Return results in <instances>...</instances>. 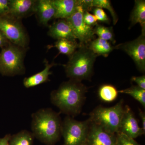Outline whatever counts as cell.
<instances>
[{
  "label": "cell",
  "instance_id": "obj_1",
  "mask_svg": "<svg viewBox=\"0 0 145 145\" xmlns=\"http://www.w3.org/2000/svg\"><path fill=\"white\" fill-rule=\"evenodd\" d=\"M86 89L80 81L70 79L51 92L50 101L63 113L75 116L80 111Z\"/></svg>",
  "mask_w": 145,
  "mask_h": 145
},
{
  "label": "cell",
  "instance_id": "obj_2",
  "mask_svg": "<svg viewBox=\"0 0 145 145\" xmlns=\"http://www.w3.org/2000/svg\"><path fill=\"white\" fill-rule=\"evenodd\" d=\"M62 122L52 109H40L31 114V133L45 145H54L61 135Z\"/></svg>",
  "mask_w": 145,
  "mask_h": 145
},
{
  "label": "cell",
  "instance_id": "obj_3",
  "mask_svg": "<svg viewBox=\"0 0 145 145\" xmlns=\"http://www.w3.org/2000/svg\"><path fill=\"white\" fill-rule=\"evenodd\" d=\"M97 55L87 45L80 44L64 66L67 76L71 80L82 82L92 75L93 65Z\"/></svg>",
  "mask_w": 145,
  "mask_h": 145
},
{
  "label": "cell",
  "instance_id": "obj_4",
  "mask_svg": "<svg viewBox=\"0 0 145 145\" xmlns=\"http://www.w3.org/2000/svg\"><path fill=\"white\" fill-rule=\"evenodd\" d=\"M27 48L11 42L3 48L0 53V73L7 76L22 75L25 72L24 60Z\"/></svg>",
  "mask_w": 145,
  "mask_h": 145
},
{
  "label": "cell",
  "instance_id": "obj_5",
  "mask_svg": "<svg viewBox=\"0 0 145 145\" xmlns=\"http://www.w3.org/2000/svg\"><path fill=\"white\" fill-rule=\"evenodd\" d=\"M124 112L121 100L111 107H99L95 109L91 114L89 121L107 132L115 134L119 132Z\"/></svg>",
  "mask_w": 145,
  "mask_h": 145
},
{
  "label": "cell",
  "instance_id": "obj_6",
  "mask_svg": "<svg viewBox=\"0 0 145 145\" xmlns=\"http://www.w3.org/2000/svg\"><path fill=\"white\" fill-rule=\"evenodd\" d=\"M89 122V120L79 121L69 116L65 117L62 123L63 145H83L86 143Z\"/></svg>",
  "mask_w": 145,
  "mask_h": 145
},
{
  "label": "cell",
  "instance_id": "obj_7",
  "mask_svg": "<svg viewBox=\"0 0 145 145\" xmlns=\"http://www.w3.org/2000/svg\"><path fill=\"white\" fill-rule=\"evenodd\" d=\"M0 31L13 44L27 47L29 39L21 20L9 15L0 16Z\"/></svg>",
  "mask_w": 145,
  "mask_h": 145
},
{
  "label": "cell",
  "instance_id": "obj_8",
  "mask_svg": "<svg viewBox=\"0 0 145 145\" xmlns=\"http://www.w3.org/2000/svg\"><path fill=\"white\" fill-rule=\"evenodd\" d=\"M84 11L82 7L78 5L74 13L67 19L76 40L80 44L88 45L94 40L95 34L93 28L86 24L83 19Z\"/></svg>",
  "mask_w": 145,
  "mask_h": 145
},
{
  "label": "cell",
  "instance_id": "obj_9",
  "mask_svg": "<svg viewBox=\"0 0 145 145\" xmlns=\"http://www.w3.org/2000/svg\"><path fill=\"white\" fill-rule=\"evenodd\" d=\"M115 49L123 50L132 59L138 70L145 71V32L138 38L131 41L117 45Z\"/></svg>",
  "mask_w": 145,
  "mask_h": 145
},
{
  "label": "cell",
  "instance_id": "obj_10",
  "mask_svg": "<svg viewBox=\"0 0 145 145\" xmlns=\"http://www.w3.org/2000/svg\"><path fill=\"white\" fill-rule=\"evenodd\" d=\"M86 143L87 145H117L116 135L91 123Z\"/></svg>",
  "mask_w": 145,
  "mask_h": 145
},
{
  "label": "cell",
  "instance_id": "obj_11",
  "mask_svg": "<svg viewBox=\"0 0 145 145\" xmlns=\"http://www.w3.org/2000/svg\"><path fill=\"white\" fill-rule=\"evenodd\" d=\"M128 137L135 139L145 133L142 128L140 127L138 122L134 117L131 110L126 106L122 118L119 132Z\"/></svg>",
  "mask_w": 145,
  "mask_h": 145
},
{
  "label": "cell",
  "instance_id": "obj_12",
  "mask_svg": "<svg viewBox=\"0 0 145 145\" xmlns=\"http://www.w3.org/2000/svg\"><path fill=\"white\" fill-rule=\"evenodd\" d=\"M8 15L21 20L35 13L36 1L9 0Z\"/></svg>",
  "mask_w": 145,
  "mask_h": 145
},
{
  "label": "cell",
  "instance_id": "obj_13",
  "mask_svg": "<svg viewBox=\"0 0 145 145\" xmlns=\"http://www.w3.org/2000/svg\"><path fill=\"white\" fill-rule=\"evenodd\" d=\"M48 34L57 40L67 39L76 41L72 28L66 19H60L50 26Z\"/></svg>",
  "mask_w": 145,
  "mask_h": 145
},
{
  "label": "cell",
  "instance_id": "obj_14",
  "mask_svg": "<svg viewBox=\"0 0 145 145\" xmlns=\"http://www.w3.org/2000/svg\"><path fill=\"white\" fill-rule=\"evenodd\" d=\"M40 24L47 26L48 22L54 18L55 8L53 0L36 1V11Z\"/></svg>",
  "mask_w": 145,
  "mask_h": 145
},
{
  "label": "cell",
  "instance_id": "obj_15",
  "mask_svg": "<svg viewBox=\"0 0 145 145\" xmlns=\"http://www.w3.org/2000/svg\"><path fill=\"white\" fill-rule=\"evenodd\" d=\"M55 8L54 18L67 19L75 12L79 0H53Z\"/></svg>",
  "mask_w": 145,
  "mask_h": 145
},
{
  "label": "cell",
  "instance_id": "obj_16",
  "mask_svg": "<svg viewBox=\"0 0 145 145\" xmlns=\"http://www.w3.org/2000/svg\"><path fill=\"white\" fill-rule=\"evenodd\" d=\"M45 68L43 70L34 75L25 78L23 80V84L26 88H30L38 86L49 81V76L52 74L50 69L57 64L54 63H49L46 59L44 60Z\"/></svg>",
  "mask_w": 145,
  "mask_h": 145
},
{
  "label": "cell",
  "instance_id": "obj_17",
  "mask_svg": "<svg viewBox=\"0 0 145 145\" xmlns=\"http://www.w3.org/2000/svg\"><path fill=\"white\" fill-rule=\"evenodd\" d=\"M87 45L97 56L101 55L105 57H107L110 53L115 49V46H112L111 43L99 38L94 39Z\"/></svg>",
  "mask_w": 145,
  "mask_h": 145
},
{
  "label": "cell",
  "instance_id": "obj_18",
  "mask_svg": "<svg viewBox=\"0 0 145 145\" xmlns=\"http://www.w3.org/2000/svg\"><path fill=\"white\" fill-rule=\"evenodd\" d=\"M130 21L132 26L139 24L142 27V32H145V1L136 0L131 12Z\"/></svg>",
  "mask_w": 145,
  "mask_h": 145
},
{
  "label": "cell",
  "instance_id": "obj_19",
  "mask_svg": "<svg viewBox=\"0 0 145 145\" xmlns=\"http://www.w3.org/2000/svg\"><path fill=\"white\" fill-rule=\"evenodd\" d=\"M35 137L31 132L23 130L11 135L9 145H34Z\"/></svg>",
  "mask_w": 145,
  "mask_h": 145
},
{
  "label": "cell",
  "instance_id": "obj_20",
  "mask_svg": "<svg viewBox=\"0 0 145 145\" xmlns=\"http://www.w3.org/2000/svg\"><path fill=\"white\" fill-rule=\"evenodd\" d=\"M79 46L77 41H72L67 39L57 40L54 47L59 50L60 53L70 57L75 52Z\"/></svg>",
  "mask_w": 145,
  "mask_h": 145
},
{
  "label": "cell",
  "instance_id": "obj_21",
  "mask_svg": "<svg viewBox=\"0 0 145 145\" xmlns=\"http://www.w3.org/2000/svg\"><path fill=\"white\" fill-rule=\"evenodd\" d=\"M119 91L114 86L104 85L99 89V97L101 100L106 102H111L117 98Z\"/></svg>",
  "mask_w": 145,
  "mask_h": 145
},
{
  "label": "cell",
  "instance_id": "obj_22",
  "mask_svg": "<svg viewBox=\"0 0 145 145\" xmlns=\"http://www.w3.org/2000/svg\"><path fill=\"white\" fill-rule=\"evenodd\" d=\"M93 32L95 35L96 34L99 36V38L106 40L110 43H112L113 44L116 42L114 39L113 28L111 27H107L97 24L93 28Z\"/></svg>",
  "mask_w": 145,
  "mask_h": 145
},
{
  "label": "cell",
  "instance_id": "obj_23",
  "mask_svg": "<svg viewBox=\"0 0 145 145\" xmlns=\"http://www.w3.org/2000/svg\"><path fill=\"white\" fill-rule=\"evenodd\" d=\"M119 92L128 94L139 102L144 107L145 106V90L137 86H132L129 88L119 91Z\"/></svg>",
  "mask_w": 145,
  "mask_h": 145
},
{
  "label": "cell",
  "instance_id": "obj_24",
  "mask_svg": "<svg viewBox=\"0 0 145 145\" xmlns=\"http://www.w3.org/2000/svg\"><path fill=\"white\" fill-rule=\"evenodd\" d=\"M92 6L93 7H98L101 8H106L108 10L111 14L113 20V24H116L118 22V18L114 8L112 5L110 1L109 0H92Z\"/></svg>",
  "mask_w": 145,
  "mask_h": 145
},
{
  "label": "cell",
  "instance_id": "obj_25",
  "mask_svg": "<svg viewBox=\"0 0 145 145\" xmlns=\"http://www.w3.org/2000/svg\"><path fill=\"white\" fill-rule=\"evenodd\" d=\"M116 143L117 145H140L134 139L120 132L117 133Z\"/></svg>",
  "mask_w": 145,
  "mask_h": 145
},
{
  "label": "cell",
  "instance_id": "obj_26",
  "mask_svg": "<svg viewBox=\"0 0 145 145\" xmlns=\"http://www.w3.org/2000/svg\"><path fill=\"white\" fill-rule=\"evenodd\" d=\"M93 12L97 20L103 22L109 23L110 22L107 15L103 8L93 7Z\"/></svg>",
  "mask_w": 145,
  "mask_h": 145
},
{
  "label": "cell",
  "instance_id": "obj_27",
  "mask_svg": "<svg viewBox=\"0 0 145 145\" xmlns=\"http://www.w3.org/2000/svg\"><path fill=\"white\" fill-rule=\"evenodd\" d=\"M83 19L86 24L88 26L92 27L96 26L97 25V20L95 16L89 12L85 11L83 15Z\"/></svg>",
  "mask_w": 145,
  "mask_h": 145
},
{
  "label": "cell",
  "instance_id": "obj_28",
  "mask_svg": "<svg viewBox=\"0 0 145 145\" xmlns=\"http://www.w3.org/2000/svg\"><path fill=\"white\" fill-rule=\"evenodd\" d=\"M9 13V0H0V16L8 15Z\"/></svg>",
  "mask_w": 145,
  "mask_h": 145
},
{
  "label": "cell",
  "instance_id": "obj_29",
  "mask_svg": "<svg viewBox=\"0 0 145 145\" xmlns=\"http://www.w3.org/2000/svg\"><path fill=\"white\" fill-rule=\"evenodd\" d=\"M79 5L82 7L84 12L91 11L93 8L92 0H79Z\"/></svg>",
  "mask_w": 145,
  "mask_h": 145
},
{
  "label": "cell",
  "instance_id": "obj_30",
  "mask_svg": "<svg viewBox=\"0 0 145 145\" xmlns=\"http://www.w3.org/2000/svg\"><path fill=\"white\" fill-rule=\"evenodd\" d=\"M131 80L136 83L137 84V86L145 90V75L139 77H133Z\"/></svg>",
  "mask_w": 145,
  "mask_h": 145
},
{
  "label": "cell",
  "instance_id": "obj_31",
  "mask_svg": "<svg viewBox=\"0 0 145 145\" xmlns=\"http://www.w3.org/2000/svg\"><path fill=\"white\" fill-rule=\"evenodd\" d=\"M10 42L5 36L0 31V47L3 48L7 45Z\"/></svg>",
  "mask_w": 145,
  "mask_h": 145
},
{
  "label": "cell",
  "instance_id": "obj_32",
  "mask_svg": "<svg viewBox=\"0 0 145 145\" xmlns=\"http://www.w3.org/2000/svg\"><path fill=\"white\" fill-rule=\"evenodd\" d=\"M11 135L10 134H7L2 138H0V145H9V140Z\"/></svg>",
  "mask_w": 145,
  "mask_h": 145
},
{
  "label": "cell",
  "instance_id": "obj_33",
  "mask_svg": "<svg viewBox=\"0 0 145 145\" xmlns=\"http://www.w3.org/2000/svg\"><path fill=\"white\" fill-rule=\"evenodd\" d=\"M139 115H140V118H141V120H142V129L144 131H145V114L144 112L142 111L141 110H140Z\"/></svg>",
  "mask_w": 145,
  "mask_h": 145
},
{
  "label": "cell",
  "instance_id": "obj_34",
  "mask_svg": "<svg viewBox=\"0 0 145 145\" xmlns=\"http://www.w3.org/2000/svg\"><path fill=\"white\" fill-rule=\"evenodd\" d=\"M83 145H87V144L86 143H85L84 144H83Z\"/></svg>",
  "mask_w": 145,
  "mask_h": 145
}]
</instances>
